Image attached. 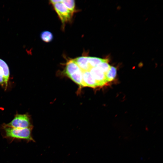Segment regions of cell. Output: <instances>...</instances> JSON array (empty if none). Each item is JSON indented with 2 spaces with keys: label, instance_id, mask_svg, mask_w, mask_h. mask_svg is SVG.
<instances>
[{
  "label": "cell",
  "instance_id": "cell-1",
  "mask_svg": "<svg viewBox=\"0 0 163 163\" xmlns=\"http://www.w3.org/2000/svg\"><path fill=\"white\" fill-rule=\"evenodd\" d=\"M4 130L5 137L12 139L26 140L29 141H34L32 135L33 128L19 129L10 127L5 124L2 126Z\"/></svg>",
  "mask_w": 163,
  "mask_h": 163
},
{
  "label": "cell",
  "instance_id": "cell-2",
  "mask_svg": "<svg viewBox=\"0 0 163 163\" xmlns=\"http://www.w3.org/2000/svg\"><path fill=\"white\" fill-rule=\"evenodd\" d=\"M65 72L66 75L73 81L79 85L84 87L83 71L73 59L69 60L66 63Z\"/></svg>",
  "mask_w": 163,
  "mask_h": 163
},
{
  "label": "cell",
  "instance_id": "cell-3",
  "mask_svg": "<svg viewBox=\"0 0 163 163\" xmlns=\"http://www.w3.org/2000/svg\"><path fill=\"white\" fill-rule=\"evenodd\" d=\"M5 124L7 126L16 128H33L30 116L27 114H16L10 122Z\"/></svg>",
  "mask_w": 163,
  "mask_h": 163
},
{
  "label": "cell",
  "instance_id": "cell-4",
  "mask_svg": "<svg viewBox=\"0 0 163 163\" xmlns=\"http://www.w3.org/2000/svg\"><path fill=\"white\" fill-rule=\"evenodd\" d=\"M62 2L53 5L62 23L65 24L71 20L73 13L66 8Z\"/></svg>",
  "mask_w": 163,
  "mask_h": 163
},
{
  "label": "cell",
  "instance_id": "cell-5",
  "mask_svg": "<svg viewBox=\"0 0 163 163\" xmlns=\"http://www.w3.org/2000/svg\"><path fill=\"white\" fill-rule=\"evenodd\" d=\"M89 71L96 81L98 86H102L107 83L105 74L97 67L91 68Z\"/></svg>",
  "mask_w": 163,
  "mask_h": 163
},
{
  "label": "cell",
  "instance_id": "cell-6",
  "mask_svg": "<svg viewBox=\"0 0 163 163\" xmlns=\"http://www.w3.org/2000/svg\"><path fill=\"white\" fill-rule=\"evenodd\" d=\"M82 78L84 87L93 88L98 87L97 82L89 71H83Z\"/></svg>",
  "mask_w": 163,
  "mask_h": 163
},
{
  "label": "cell",
  "instance_id": "cell-7",
  "mask_svg": "<svg viewBox=\"0 0 163 163\" xmlns=\"http://www.w3.org/2000/svg\"><path fill=\"white\" fill-rule=\"evenodd\" d=\"M73 60L83 71H89L91 68L88 63V56H83Z\"/></svg>",
  "mask_w": 163,
  "mask_h": 163
},
{
  "label": "cell",
  "instance_id": "cell-8",
  "mask_svg": "<svg viewBox=\"0 0 163 163\" xmlns=\"http://www.w3.org/2000/svg\"><path fill=\"white\" fill-rule=\"evenodd\" d=\"M0 68L2 71L4 78L6 88L7 87L8 82L10 76V71L9 67L7 63L0 58Z\"/></svg>",
  "mask_w": 163,
  "mask_h": 163
},
{
  "label": "cell",
  "instance_id": "cell-9",
  "mask_svg": "<svg viewBox=\"0 0 163 163\" xmlns=\"http://www.w3.org/2000/svg\"><path fill=\"white\" fill-rule=\"evenodd\" d=\"M117 73V69L111 66L110 69L105 75L107 82H110L113 80L116 76Z\"/></svg>",
  "mask_w": 163,
  "mask_h": 163
},
{
  "label": "cell",
  "instance_id": "cell-10",
  "mask_svg": "<svg viewBox=\"0 0 163 163\" xmlns=\"http://www.w3.org/2000/svg\"><path fill=\"white\" fill-rule=\"evenodd\" d=\"M105 59L95 57L88 56V62L91 68L97 66L100 63L104 61Z\"/></svg>",
  "mask_w": 163,
  "mask_h": 163
},
{
  "label": "cell",
  "instance_id": "cell-11",
  "mask_svg": "<svg viewBox=\"0 0 163 163\" xmlns=\"http://www.w3.org/2000/svg\"><path fill=\"white\" fill-rule=\"evenodd\" d=\"M40 37L44 42L49 43L52 40L53 37V34L50 32L48 31H44L41 33Z\"/></svg>",
  "mask_w": 163,
  "mask_h": 163
},
{
  "label": "cell",
  "instance_id": "cell-12",
  "mask_svg": "<svg viewBox=\"0 0 163 163\" xmlns=\"http://www.w3.org/2000/svg\"><path fill=\"white\" fill-rule=\"evenodd\" d=\"M66 8L73 14L75 11V2L73 0H62V2Z\"/></svg>",
  "mask_w": 163,
  "mask_h": 163
},
{
  "label": "cell",
  "instance_id": "cell-13",
  "mask_svg": "<svg viewBox=\"0 0 163 163\" xmlns=\"http://www.w3.org/2000/svg\"><path fill=\"white\" fill-rule=\"evenodd\" d=\"M0 85L2 86L5 85L4 78L2 71L0 68Z\"/></svg>",
  "mask_w": 163,
  "mask_h": 163
},
{
  "label": "cell",
  "instance_id": "cell-14",
  "mask_svg": "<svg viewBox=\"0 0 163 163\" xmlns=\"http://www.w3.org/2000/svg\"><path fill=\"white\" fill-rule=\"evenodd\" d=\"M62 2V0H51L50 1V3L53 5L56 3L61 2Z\"/></svg>",
  "mask_w": 163,
  "mask_h": 163
}]
</instances>
